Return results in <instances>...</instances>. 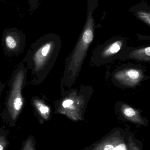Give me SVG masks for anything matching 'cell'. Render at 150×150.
<instances>
[{
	"label": "cell",
	"mask_w": 150,
	"mask_h": 150,
	"mask_svg": "<svg viewBox=\"0 0 150 150\" xmlns=\"http://www.w3.org/2000/svg\"><path fill=\"white\" fill-rule=\"evenodd\" d=\"M94 25L95 22L92 13L90 11L88 13L86 24L77 45V48L72 56V62L70 63V66L72 63L73 65H71L69 68L72 67L74 68L73 70L75 69V71H77L80 66L81 62L83 59V57L85 54V53L86 52L89 45L93 40Z\"/></svg>",
	"instance_id": "6da1fadb"
},
{
	"label": "cell",
	"mask_w": 150,
	"mask_h": 150,
	"mask_svg": "<svg viewBox=\"0 0 150 150\" xmlns=\"http://www.w3.org/2000/svg\"><path fill=\"white\" fill-rule=\"evenodd\" d=\"M141 75V73L138 70L129 69L118 73L116 74V77L123 83L133 84L140 80Z\"/></svg>",
	"instance_id": "7a4b0ae2"
},
{
	"label": "cell",
	"mask_w": 150,
	"mask_h": 150,
	"mask_svg": "<svg viewBox=\"0 0 150 150\" xmlns=\"http://www.w3.org/2000/svg\"><path fill=\"white\" fill-rule=\"evenodd\" d=\"M122 45L121 41H117L110 45L103 52V55L105 57L115 54L120 50Z\"/></svg>",
	"instance_id": "3957f363"
},
{
	"label": "cell",
	"mask_w": 150,
	"mask_h": 150,
	"mask_svg": "<svg viewBox=\"0 0 150 150\" xmlns=\"http://www.w3.org/2000/svg\"><path fill=\"white\" fill-rule=\"evenodd\" d=\"M9 133L5 129H0V150H7L9 142L8 139Z\"/></svg>",
	"instance_id": "277c9868"
},
{
	"label": "cell",
	"mask_w": 150,
	"mask_h": 150,
	"mask_svg": "<svg viewBox=\"0 0 150 150\" xmlns=\"http://www.w3.org/2000/svg\"><path fill=\"white\" fill-rule=\"evenodd\" d=\"M20 150H36V141L33 136H30L23 142Z\"/></svg>",
	"instance_id": "5b68a950"
},
{
	"label": "cell",
	"mask_w": 150,
	"mask_h": 150,
	"mask_svg": "<svg viewBox=\"0 0 150 150\" xmlns=\"http://www.w3.org/2000/svg\"><path fill=\"white\" fill-rule=\"evenodd\" d=\"M137 15L139 18L142 21H144L146 23L150 25V15L149 13L144 11H139L137 12Z\"/></svg>",
	"instance_id": "8992f818"
},
{
	"label": "cell",
	"mask_w": 150,
	"mask_h": 150,
	"mask_svg": "<svg viewBox=\"0 0 150 150\" xmlns=\"http://www.w3.org/2000/svg\"><path fill=\"white\" fill-rule=\"evenodd\" d=\"M5 42L7 46L10 49H14L16 46V42L11 35H8L5 38Z\"/></svg>",
	"instance_id": "52a82bcc"
},
{
	"label": "cell",
	"mask_w": 150,
	"mask_h": 150,
	"mask_svg": "<svg viewBox=\"0 0 150 150\" xmlns=\"http://www.w3.org/2000/svg\"><path fill=\"white\" fill-rule=\"evenodd\" d=\"M22 100L20 98H16L14 101V108L16 111H18L21 109L22 107Z\"/></svg>",
	"instance_id": "ba28073f"
},
{
	"label": "cell",
	"mask_w": 150,
	"mask_h": 150,
	"mask_svg": "<svg viewBox=\"0 0 150 150\" xmlns=\"http://www.w3.org/2000/svg\"><path fill=\"white\" fill-rule=\"evenodd\" d=\"M124 113L128 117H132L136 114L135 111L130 107H126L124 109Z\"/></svg>",
	"instance_id": "9c48e42d"
},
{
	"label": "cell",
	"mask_w": 150,
	"mask_h": 150,
	"mask_svg": "<svg viewBox=\"0 0 150 150\" xmlns=\"http://www.w3.org/2000/svg\"><path fill=\"white\" fill-rule=\"evenodd\" d=\"M38 109L41 114L44 116H46L49 112V108L44 105H38Z\"/></svg>",
	"instance_id": "30bf717a"
},
{
	"label": "cell",
	"mask_w": 150,
	"mask_h": 150,
	"mask_svg": "<svg viewBox=\"0 0 150 150\" xmlns=\"http://www.w3.org/2000/svg\"><path fill=\"white\" fill-rule=\"evenodd\" d=\"M51 48V45L50 43L46 44L41 50V54L42 56L45 57L50 52V49Z\"/></svg>",
	"instance_id": "8fae6325"
},
{
	"label": "cell",
	"mask_w": 150,
	"mask_h": 150,
	"mask_svg": "<svg viewBox=\"0 0 150 150\" xmlns=\"http://www.w3.org/2000/svg\"><path fill=\"white\" fill-rule=\"evenodd\" d=\"M74 103V101L71 99H67L62 103V106L64 108H68L71 106Z\"/></svg>",
	"instance_id": "7c38bea8"
},
{
	"label": "cell",
	"mask_w": 150,
	"mask_h": 150,
	"mask_svg": "<svg viewBox=\"0 0 150 150\" xmlns=\"http://www.w3.org/2000/svg\"><path fill=\"white\" fill-rule=\"evenodd\" d=\"M114 150H126V147L124 144H121L115 148Z\"/></svg>",
	"instance_id": "4fadbf2b"
},
{
	"label": "cell",
	"mask_w": 150,
	"mask_h": 150,
	"mask_svg": "<svg viewBox=\"0 0 150 150\" xmlns=\"http://www.w3.org/2000/svg\"><path fill=\"white\" fill-rule=\"evenodd\" d=\"M115 148L112 145L107 144L106 145L104 148V150H114Z\"/></svg>",
	"instance_id": "5bb4252c"
}]
</instances>
